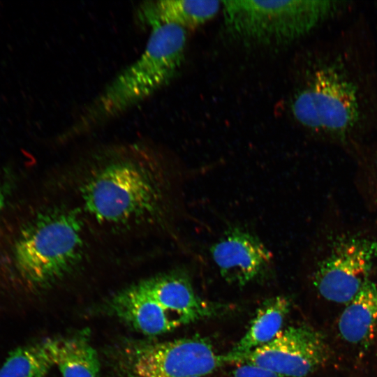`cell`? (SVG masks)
Segmentation results:
<instances>
[{
    "label": "cell",
    "mask_w": 377,
    "mask_h": 377,
    "mask_svg": "<svg viewBox=\"0 0 377 377\" xmlns=\"http://www.w3.org/2000/svg\"><path fill=\"white\" fill-rule=\"evenodd\" d=\"M295 120L356 156L377 132V51L359 15L309 54L290 101Z\"/></svg>",
    "instance_id": "6da1fadb"
},
{
    "label": "cell",
    "mask_w": 377,
    "mask_h": 377,
    "mask_svg": "<svg viewBox=\"0 0 377 377\" xmlns=\"http://www.w3.org/2000/svg\"><path fill=\"white\" fill-rule=\"evenodd\" d=\"M140 55L111 80L64 133L68 138L96 128L122 114L168 84L181 68L186 30L155 24Z\"/></svg>",
    "instance_id": "7a4b0ae2"
},
{
    "label": "cell",
    "mask_w": 377,
    "mask_h": 377,
    "mask_svg": "<svg viewBox=\"0 0 377 377\" xmlns=\"http://www.w3.org/2000/svg\"><path fill=\"white\" fill-rule=\"evenodd\" d=\"M344 0L224 1L227 36L246 47H279L307 36L351 11Z\"/></svg>",
    "instance_id": "3957f363"
},
{
    "label": "cell",
    "mask_w": 377,
    "mask_h": 377,
    "mask_svg": "<svg viewBox=\"0 0 377 377\" xmlns=\"http://www.w3.org/2000/svg\"><path fill=\"white\" fill-rule=\"evenodd\" d=\"M87 212L102 223L126 225L159 218L165 212V184L148 162L112 159L91 174L81 187Z\"/></svg>",
    "instance_id": "277c9868"
},
{
    "label": "cell",
    "mask_w": 377,
    "mask_h": 377,
    "mask_svg": "<svg viewBox=\"0 0 377 377\" xmlns=\"http://www.w3.org/2000/svg\"><path fill=\"white\" fill-rule=\"evenodd\" d=\"M83 240L82 223L76 212L64 208L43 211L25 224L15 242V269L30 286L47 287L80 263Z\"/></svg>",
    "instance_id": "5b68a950"
},
{
    "label": "cell",
    "mask_w": 377,
    "mask_h": 377,
    "mask_svg": "<svg viewBox=\"0 0 377 377\" xmlns=\"http://www.w3.org/2000/svg\"><path fill=\"white\" fill-rule=\"evenodd\" d=\"M332 235L315 261L312 283L324 299L346 304L371 280L377 237L348 230Z\"/></svg>",
    "instance_id": "8992f818"
},
{
    "label": "cell",
    "mask_w": 377,
    "mask_h": 377,
    "mask_svg": "<svg viewBox=\"0 0 377 377\" xmlns=\"http://www.w3.org/2000/svg\"><path fill=\"white\" fill-rule=\"evenodd\" d=\"M223 363V355L199 336L135 344L125 356L131 377L204 376Z\"/></svg>",
    "instance_id": "52a82bcc"
},
{
    "label": "cell",
    "mask_w": 377,
    "mask_h": 377,
    "mask_svg": "<svg viewBox=\"0 0 377 377\" xmlns=\"http://www.w3.org/2000/svg\"><path fill=\"white\" fill-rule=\"evenodd\" d=\"M330 357L324 335L309 325H300L281 330L239 363H251L286 377H307L325 366Z\"/></svg>",
    "instance_id": "ba28073f"
},
{
    "label": "cell",
    "mask_w": 377,
    "mask_h": 377,
    "mask_svg": "<svg viewBox=\"0 0 377 377\" xmlns=\"http://www.w3.org/2000/svg\"><path fill=\"white\" fill-rule=\"evenodd\" d=\"M213 262L227 281L245 286L266 274L272 255L260 239L247 230L233 227L210 248Z\"/></svg>",
    "instance_id": "9c48e42d"
},
{
    "label": "cell",
    "mask_w": 377,
    "mask_h": 377,
    "mask_svg": "<svg viewBox=\"0 0 377 377\" xmlns=\"http://www.w3.org/2000/svg\"><path fill=\"white\" fill-rule=\"evenodd\" d=\"M147 295L184 324L210 318L217 307L202 300L195 292L190 278L182 272H172L137 284Z\"/></svg>",
    "instance_id": "30bf717a"
},
{
    "label": "cell",
    "mask_w": 377,
    "mask_h": 377,
    "mask_svg": "<svg viewBox=\"0 0 377 377\" xmlns=\"http://www.w3.org/2000/svg\"><path fill=\"white\" fill-rule=\"evenodd\" d=\"M111 308L126 323L147 335L161 334L183 325L137 285L117 294L111 300Z\"/></svg>",
    "instance_id": "8fae6325"
},
{
    "label": "cell",
    "mask_w": 377,
    "mask_h": 377,
    "mask_svg": "<svg viewBox=\"0 0 377 377\" xmlns=\"http://www.w3.org/2000/svg\"><path fill=\"white\" fill-rule=\"evenodd\" d=\"M219 1L158 0L142 3L138 10L140 22L151 27L170 23L193 29L212 20L221 8Z\"/></svg>",
    "instance_id": "7c38bea8"
},
{
    "label": "cell",
    "mask_w": 377,
    "mask_h": 377,
    "mask_svg": "<svg viewBox=\"0 0 377 377\" xmlns=\"http://www.w3.org/2000/svg\"><path fill=\"white\" fill-rule=\"evenodd\" d=\"M339 336L345 341L368 347L377 331V285L367 282L348 302L338 320Z\"/></svg>",
    "instance_id": "4fadbf2b"
},
{
    "label": "cell",
    "mask_w": 377,
    "mask_h": 377,
    "mask_svg": "<svg viewBox=\"0 0 377 377\" xmlns=\"http://www.w3.org/2000/svg\"><path fill=\"white\" fill-rule=\"evenodd\" d=\"M290 306L288 299L276 296L265 301L246 334L225 355L224 363H239L249 353L272 341L281 327Z\"/></svg>",
    "instance_id": "5bb4252c"
},
{
    "label": "cell",
    "mask_w": 377,
    "mask_h": 377,
    "mask_svg": "<svg viewBox=\"0 0 377 377\" xmlns=\"http://www.w3.org/2000/svg\"><path fill=\"white\" fill-rule=\"evenodd\" d=\"M59 343L47 339L13 349L0 367V377H44L56 366Z\"/></svg>",
    "instance_id": "9a60e30c"
},
{
    "label": "cell",
    "mask_w": 377,
    "mask_h": 377,
    "mask_svg": "<svg viewBox=\"0 0 377 377\" xmlns=\"http://www.w3.org/2000/svg\"><path fill=\"white\" fill-rule=\"evenodd\" d=\"M56 366L62 377H99L100 362L85 336L59 339Z\"/></svg>",
    "instance_id": "2e32d148"
},
{
    "label": "cell",
    "mask_w": 377,
    "mask_h": 377,
    "mask_svg": "<svg viewBox=\"0 0 377 377\" xmlns=\"http://www.w3.org/2000/svg\"><path fill=\"white\" fill-rule=\"evenodd\" d=\"M356 157L362 173L366 193L377 205V140L367 144Z\"/></svg>",
    "instance_id": "e0dca14e"
},
{
    "label": "cell",
    "mask_w": 377,
    "mask_h": 377,
    "mask_svg": "<svg viewBox=\"0 0 377 377\" xmlns=\"http://www.w3.org/2000/svg\"><path fill=\"white\" fill-rule=\"evenodd\" d=\"M230 377H286L267 369L248 363H238Z\"/></svg>",
    "instance_id": "ac0fdd59"
},
{
    "label": "cell",
    "mask_w": 377,
    "mask_h": 377,
    "mask_svg": "<svg viewBox=\"0 0 377 377\" xmlns=\"http://www.w3.org/2000/svg\"><path fill=\"white\" fill-rule=\"evenodd\" d=\"M6 202V193L3 187L0 185V216Z\"/></svg>",
    "instance_id": "d6986e66"
},
{
    "label": "cell",
    "mask_w": 377,
    "mask_h": 377,
    "mask_svg": "<svg viewBox=\"0 0 377 377\" xmlns=\"http://www.w3.org/2000/svg\"><path fill=\"white\" fill-rule=\"evenodd\" d=\"M192 377H202V376H192Z\"/></svg>",
    "instance_id": "ffe728a7"
}]
</instances>
